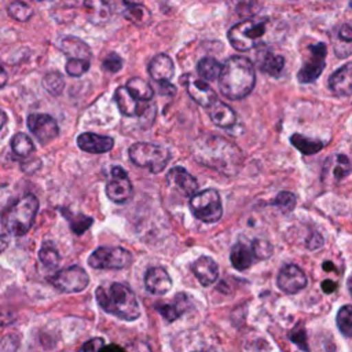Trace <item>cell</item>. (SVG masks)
Masks as SVG:
<instances>
[{
    "instance_id": "cell-29",
    "label": "cell",
    "mask_w": 352,
    "mask_h": 352,
    "mask_svg": "<svg viewBox=\"0 0 352 352\" xmlns=\"http://www.w3.org/2000/svg\"><path fill=\"white\" fill-rule=\"evenodd\" d=\"M126 91L129 92V95L136 99L138 102H143V103H147L153 99L154 96V91L151 88V85L140 78V77H132L126 81V85H125Z\"/></svg>"
},
{
    "instance_id": "cell-15",
    "label": "cell",
    "mask_w": 352,
    "mask_h": 352,
    "mask_svg": "<svg viewBox=\"0 0 352 352\" xmlns=\"http://www.w3.org/2000/svg\"><path fill=\"white\" fill-rule=\"evenodd\" d=\"M166 183L169 187L176 188L184 197H192L198 192L197 179L187 172L183 166H175L166 173Z\"/></svg>"
},
{
    "instance_id": "cell-22",
    "label": "cell",
    "mask_w": 352,
    "mask_h": 352,
    "mask_svg": "<svg viewBox=\"0 0 352 352\" xmlns=\"http://www.w3.org/2000/svg\"><path fill=\"white\" fill-rule=\"evenodd\" d=\"M147 70H148L150 77L154 81H157V82L169 81L175 73L173 60L166 54H158L150 60Z\"/></svg>"
},
{
    "instance_id": "cell-31",
    "label": "cell",
    "mask_w": 352,
    "mask_h": 352,
    "mask_svg": "<svg viewBox=\"0 0 352 352\" xmlns=\"http://www.w3.org/2000/svg\"><path fill=\"white\" fill-rule=\"evenodd\" d=\"M290 143L300 151L304 155H312V154H316L319 153L324 144L323 142L320 140H316V139H311V138H307L301 133H294L290 136Z\"/></svg>"
},
{
    "instance_id": "cell-38",
    "label": "cell",
    "mask_w": 352,
    "mask_h": 352,
    "mask_svg": "<svg viewBox=\"0 0 352 352\" xmlns=\"http://www.w3.org/2000/svg\"><path fill=\"white\" fill-rule=\"evenodd\" d=\"M38 258L47 268H55L60 261V256L58 250L51 243H44L41 246L38 252Z\"/></svg>"
},
{
    "instance_id": "cell-40",
    "label": "cell",
    "mask_w": 352,
    "mask_h": 352,
    "mask_svg": "<svg viewBox=\"0 0 352 352\" xmlns=\"http://www.w3.org/2000/svg\"><path fill=\"white\" fill-rule=\"evenodd\" d=\"M250 248H252L253 257L257 258V260H267V258H270L272 256V252H274L272 245L268 241H265V239H254V241H252Z\"/></svg>"
},
{
    "instance_id": "cell-7",
    "label": "cell",
    "mask_w": 352,
    "mask_h": 352,
    "mask_svg": "<svg viewBox=\"0 0 352 352\" xmlns=\"http://www.w3.org/2000/svg\"><path fill=\"white\" fill-rule=\"evenodd\" d=\"M265 33V21L245 19L235 23L227 33L230 44L236 51H249Z\"/></svg>"
},
{
    "instance_id": "cell-45",
    "label": "cell",
    "mask_w": 352,
    "mask_h": 352,
    "mask_svg": "<svg viewBox=\"0 0 352 352\" xmlns=\"http://www.w3.org/2000/svg\"><path fill=\"white\" fill-rule=\"evenodd\" d=\"M323 243H324L323 236H322L319 232H316V231H312V232L308 235V238H307V248H308L309 250H316V249L322 248Z\"/></svg>"
},
{
    "instance_id": "cell-34",
    "label": "cell",
    "mask_w": 352,
    "mask_h": 352,
    "mask_svg": "<svg viewBox=\"0 0 352 352\" xmlns=\"http://www.w3.org/2000/svg\"><path fill=\"white\" fill-rule=\"evenodd\" d=\"M11 148L19 157H28L34 151L33 140L23 132H18L11 139Z\"/></svg>"
},
{
    "instance_id": "cell-44",
    "label": "cell",
    "mask_w": 352,
    "mask_h": 352,
    "mask_svg": "<svg viewBox=\"0 0 352 352\" xmlns=\"http://www.w3.org/2000/svg\"><path fill=\"white\" fill-rule=\"evenodd\" d=\"M290 340L293 342H296L297 345H300L301 349H304L305 352H308L309 349L307 348V340H305V331L301 327H296L292 333H290Z\"/></svg>"
},
{
    "instance_id": "cell-49",
    "label": "cell",
    "mask_w": 352,
    "mask_h": 352,
    "mask_svg": "<svg viewBox=\"0 0 352 352\" xmlns=\"http://www.w3.org/2000/svg\"><path fill=\"white\" fill-rule=\"evenodd\" d=\"M322 289H323V292L324 293H333V292H336V289H337V283L336 282H333V280H330V279H326V280H323L322 282Z\"/></svg>"
},
{
    "instance_id": "cell-9",
    "label": "cell",
    "mask_w": 352,
    "mask_h": 352,
    "mask_svg": "<svg viewBox=\"0 0 352 352\" xmlns=\"http://www.w3.org/2000/svg\"><path fill=\"white\" fill-rule=\"evenodd\" d=\"M48 280L63 293H78L88 286L89 276L80 265H70L55 272Z\"/></svg>"
},
{
    "instance_id": "cell-10",
    "label": "cell",
    "mask_w": 352,
    "mask_h": 352,
    "mask_svg": "<svg viewBox=\"0 0 352 352\" xmlns=\"http://www.w3.org/2000/svg\"><path fill=\"white\" fill-rule=\"evenodd\" d=\"M308 58L304 60L301 69L297 73V80L301 84L314 82L323 72L326 65L327 48L323 43L312 44L308 47Z\"/></svg>"
},
{
    "instance_id": "cell-6",
    "label": "cell",
    "mask_w": 352,
    "mask_h": 352,
    "mask_svg": "<svg viewBox=\"0 0 352 352\" xmlns=\"http://www.w3.org/2000/svg\"><path fill=\"white\" fill-rule=\"evenodd\" d=\"M190 209L194 217L204 223H216L223 216V204L217 190L206 188L190 198Z\"/></svg>"
},
{
    "instance_id": "cell-53",
    "label": "cell",
    "mask_w": 352,
    "mask_h": 352,
    "mask_svg": "<svg viewBox=\"0 0 352 352\" xmlns=\"http://www.w3.org/2000/svg\"><path fill=\"white\" fill-rule=\"evenodd\" d=\"M7 318H8V315H7V314L0 312V327H1V326H4V324L7 323Z\"/></svg>"
},
{
    "instance_id": "cell-5",
    "label": "cell",
    "mask_w": 352,
    "mask_h": 352,
    "mask_svg": "<svg viewBox=\"0 0 352 352\" xmlns=\"http://www.w3.org/2000/svg\"><path fill=\"white\" fill-rule=\"evenodd\" d=\"M131 161L139 166L150 170L151 173H160L165 169L170 160L169 150L157 143L138 142L128 150Z\"/></svg>"
},
{
    "instance_id": "cell-3",
    "label": "cell",
    "mask_w": 352,
    "mask_h": 352,
    "mask_svg": "<svg viewBox=\"0 0 352 352\" xmlns=\"http://www.w3.org/2000/svg\"><path fill=\"white\" fill-rule=\"evenodd\" d=\"M98 304L103 311L122 319L136 320L140 316V307L135 293L124 283L113 282L107 286H99L95 290Z\"/></svg>"
},
{
    "instance_id": "cell-28",
    "label": "cell",
    "mask_w": 352,
    "mask_h": 352,
    "mask_svg": "<svg viewBox=\"0 0 352 352\" xmlns=\"http://www.w3.org/2000/svg\"><path fill=\"white\" fill-rule=\"evenodd\" d=\"M122 6L125 7L124 16L131 21L133 25L136 26H147L151 22V12L150 10L140 4V3H129V1H124Z\"/></svg>"
},
{
    "instance_id": "cell-42",
    "label": "cell",
    "mask_w": 352,
    "mask_h": 352,
    "mask_svg": "<svg viewBox=\"0 0 352 352\" xmlns=\"http://www.w3.org/2000/svg\"><path fill=\"white\" fill-rule=\"evenodd\" d=\"M102 67H103V70H106V72H109V73H117V72H120L121 67H122V59H121L120 55L111 52V54H109V55L103 59Z\"/></svg>"
},
{
    "instance_id": "cell-36",
    "label": "cell",
    "mask_w": 352,
    "mask_h": 352,
    "mask_svg": "<svg viewBox=\"0 0 352 352\" xmlns=\"http://www.w3.org/2000/svg\"><path fill=\"white\" fill-rule=\"evenodd\" d=\"M7 12L8 15L19 22H26L32 18L33 15V8L23 1H14L7 7Z\"/></svg>"
},
{
    "instance_id": "cell-25",
    "label": "cell",
    "mask_w": 352,
    "mask_h": 352,
    "mask_svg": "<svg viewBox=\"0 0 352 352\" xmlns=\"http://www.w3.org/2000/svg\"><path fill=\"white\" fill-rule=\"evenodd\" d=\"M190 307V297L186 293H177L169 304H160L155 309L168 320L173 322L180 318Z\"/></svg>"
},
{
    "instance_id": "cell-21",
    "label": "cell",
    "mask_w": 352,
    "mask_h": 352,
    "mask_svg": "<svg viewBox=\"0 0 352 352\" xmlns=\"http://www.w3.org/2000/svg\"><path fill=\"white\" fill-rule=\"evenodd\" d=\"M352 65L345 63L340 69H337L327 81L329 88L337 96H349L352 92Z\"/></svg>"
},
{
    "instance_id": "cell-48",
    "label": "cell",
    "mask_w": 352,
    "mask_h": 352,
    "mask_svg": "<svg viewBox=\"0 0 352 352\" xmlns=\"http://www.w3.org/2000/svg\"><path fill=\"white\" fill-rule=\"evenodd\" d=\"M129 352H153V351L150 349V346H148L146 342L138 341V342H135V344L131 346V351H129Z\"/></svg>"
},
{
    "instance_id": "cell-50",
    "label": "cell",
    "mask_w": 352,
    "mask_h": 352,
    "mask_svg": "<svg viewBox=\"0 0 352 352\" xmlns=\"http://www.w3.org/2000/svg\"><path fill=\"white\" fill-rule=\"evenodd\" d=\"M99 352H126V351L118 346L117 344H110V345H103Z\"/></svg>"
},
{
    "instance_id": "cell-16",
    "label": "cell",
    "mask_w": 352,
    "mask_h": 352,
    "mask_svg": "<svg viewBox=\"0 0 352 352\" xmlns=\"http://www.w3.org/2000/svg\"><path fill=\"white\" fill-rule=\"evenodd\" d=\"M144 286L148 293L164 296L172 289V278L164 267H150L144 275Z\"/></svg>"
},
{
    "instance_id": "cell-35",
    "label": "cell",
    "mask_w": 352,
    "mask_h": 352,
    "mask_svg": "<svg viewBox=\"0 0 352 352\" xmlns=\"http://www.w3.org/2000/svg\"><path fill=\"white\" fill-rule=\"evenodd\" d=\"M43 87L50 95L58 96L65 88V78L59 72H50L43 77Z\"/></svg>"
},
{
    "instance_id": "cell-33",
    "label": "cell",
    "mask_w": 352,
    "mask_h": 352,
    "mask_svg": "<svg viewBox=\"0 0 352 352\" xmlns=\"http://www.w3.org/2000/svg\"><path fill=\"white\" fill-rule=\"evenodd\" d=\"M60 212L67 219V221L70 224V228L76 235L84 234L92 226L94 219L89 217V216H85V214H81V213H70L69 210H65V209H60Z\"/></svg>"
},
{
    "instance_id": "cell-47",
    "label": "cell",
    "mask_w": 352,
    "mask_h": 352,
    "mask_svg": "<svg viewBox=\"0 0 352 352\" xmlns=\"http://www.w3.org/2000/svg\"><path fill=\"white\" fill-rule=\"evenodd\" d=\"M7 245H8V232L0 223V253L7 248Z\"/></svg>"
},
{
    "instance_id": "cell-23",
    "label": "cell",
    "mask_w": 352,
    "mask_h": 352,
    "mask_svg": "<svg viewBox=\"0 0 352 352\" xmlns=\"http://www.w3.org/2000/svg\"><path fill=\"white\" fill-rule=\"evenodd\" d=\"M208 109L209 118L219 128H231L236 121L235 111L224 102L216 99Z\"/></svg>"
},
{
    "instance_id": "cell-8",
    "label": "cell",
    "mask_w": 352,
    "mask_h": 352,
    "mask_svg": "<svg viewBox=\"0 0 352 352\" xmlns=\"http://www.w3.org/2000/svg\"><path fill=\"white\" fill-rule=\"evenodd\" d=\"M132 253L120 246H100L88 257V264L95 270H121L132 263Z\"/></svg>"
},
{
    "instance_id": "cell-52",
    "label": "cell",
    "mask_w": 352,
    "mask_h": 352,
    "mask_svg": "<svg viewBox=\"0 0 352 352\" xmlns=\"http://www.w3.org/2000/svg\"><path fill=\"white\" fill-rule=\"evenodd\" d=\"M6 121H7V116H6V113L0 109V129L4 126Z\"/></svg>"
},
{
    "instance_id": "cell-11",
    "label": "cell",
    "mask_w": 352,
    "mask_h": 352,
    "mask_svg": "<svg viewBox=\"0 0 352 352\" xmlns=\"http://www.w3.org/2000/svg\"><path fill=\"white\" fill-rule=\"evenodd\" d=\"M132 183L121 166L111 168V176L106 183V195L114 204H124L132 197Z\"/></svg>"
},
{
    "instance_id": "cell-27",
    "label": "cell",
    "mask_w": 352,
    "mask_h": 352,
    "mask_svg": "<svg viewBox=\"0 0 352 352\" xmlns=\"http://www.w3.org/2000/svg\"><path fill=\"white\" fill-rule=\"evenodd\" d=\"M253 253H252V248L249 243L238 241L230 252V261L232 264V267L238 271H245L248 270L252 264H253Z\"/></svg>"
},
{
    "instance_id": "cell-51",
    "label": "cell",
    "mask_w": 352,
    "mask_h": 352,
    "mask_svg": "<svg viewBox=\"0 0 352 352\" xmlns=\"http://www.w3.org/2000/svg\"><path fill=\"white\" fill-rule=\"evenodd\" d=\"M7 84V73L3 69V66L0 65V89Z\"/></svg>"
},
{
    "instance_id": "cell-37",
    "label": "cell",
    "mask_w": 352,
    "mask_h": 352,
    "mask_svg": "<svg viewBox=\"0 0 352 352\" xmlns=\"http://www.w3.org/2000/svg\"><path fill=\"white\" fill-rule=\"evenodd\" d=\"M336 322H337L338 330L345 337H351V334H352V307L349 304H346L338 309Z\"/></svg>"
},
{
    "instance_id": "cell-13",
    "label": "cell",
    "mask_w": 352,
    "mask_h": 352,
    "mask_svg": "<svg viewBox=\"0 0 352 352\" xmlns=\"http://www.w3.org/2000/svg\"><path fill=\"white\" fill-rule=\"evenodd\" d=\"M180 82L184 85L188 96L199 106L209 107L217 99V95L210 85L192 74H183L180 77Z\"/></svg>"
},
{
    "instance_id": "cell-20",
    "label": "cell",
    "mask_w": 352,
    "mask_h": 352,
    "mask_svg": "<svg viewBox=\"0 0 352 352\" xmlns=\"http://www.w3.org/2000/svg\"><path fill=\"white\" fill-rule=\"evenodd\" d=\"M114 102L117 103V107L120 110V113L125 117H138V116H143L146 113V110L150 109V106H147L143 102H138L136 99H133L129 92L126 91L125 87H118L114 92Z\"/></svg>"
},
{
    "instance_id": "cell-43",
    "label": "cell",
    "mask_w": 352,
    "mask_h": 352,
    "mask_svg": "<svg viewBox=\"0 0 352 352\" xmlns=\"http://www.w3.org/2000/svg\"><path fill=\"white\" fill-rule=\"evenodd\" d=\"M103 345H104L103 338H100V337H94V338L85 341V342L82 344V346L80 348L78 352H99Z\"/></svg>"
},
{
    "instance_id": "cell-30",
    "label": "cell",
    "mask_w": 352,
    "mask_h": 352,
    "mask_svg": "<svg viewBox=\"0 0 352 352\" xmlns=\"http://www.w3.org/2000/svg\"><path fill=\"white\" fill-rule=\"evenodd\" d=\"M220 70H221V63L212 56H205L199 59V62L197 63V73L199 78L205 82L216 80L220 74Z\"/></svg>"
},
{
    "instance_id": "cell-19",
    "label": "cell",
    "mask_w": 352,
    "mask_h": 352,
    "mask_svg": "<svg viewBox=\"0 0 352 352\" xmlns=\"http://www.w3.org/2000/svg\"><path fill=\"white\" fill-rule=\"evenodd\" d=\"M191 271L202 286L213 285L219 278V265L209 256H199L191 264Z\"/></svg>"
},
{
    "instance_id": "cell-39",
    "label": "cell",
    "mask_w": 352,
    "mask_h": 352,
    "mask_svg": "<svg viewBox=\"0 0 352 352\" xmlns=\"http://www.w3.org/2000/svg\"><path fill=\"white\" fill-rule=\"evenodd\" d=\"M296 204H297V198L290 191H280V192H278V195L271 202V205L276 206L283 213L292 212L296 208Z\"/></svg>"
},
{
    "instance_id": "cell-24",
    "label": "cell",
    "mask_w": 352,
    "mask_h": 352,
    "mask_svg": "<svg viewBox=\"0 0 352 352\" xmlns=\"http://www.w3.org/2000/svg\"><path fill=\"white\" fill-rule=\"evenodd\" d=\"M60 50L67 56V59H80L91 60V48L89 45L76 36H66L60 40Z\"/></svg>"
},
{
    "instance_id": "cell-54",
    "label": "cell",
    "mask_w": 352,
    "mask_h": 352,
    "mask_svg": "<svg viewBox=\"0 0 352 352\" xmlns=\"http://www.w3.org/2000/svg\"><path fill=\"white\" fill-rule=\"evenodd\" d=\"M323 268H324V270H327V271H329V270H334V267H333V265H331V263H329V261H326V263L323 264Z\"/></svg>"
},
{
    "instance_id": "cell-32",
    "label": "cell",
    "mask_w": 352,
    "mask_h": 352,
    "mask_svg": "<svg viewBox=\"0 0 352 352\" xmlns=\"http://www.w3.org/2000/svg\"><path fill=\"white\" fill-rule=\"evenodd\" d=\"M352 43V28L349 23H342L337 30V44H334V51L338 58H346L351 55Z\"/></svg>"
},
{
    "instance_id": "cell-14",
    "label": "cell",
    "mask_w": 352,
    "mask_h": 352,
    "mask_svg": "<svg viewBox=\"0 0 352 352\" xmlns=\"http://www.w3.org/2000/svg\"><path fill=\"white\" fill-rule=\"evenodd\" d=\"M308 283L304 271L296 264H286L278 274L276 285L286 294H296Z\"/></svg>"
},
{
    "instance_id": "cell-18",
    "label": "cell",
    "mask_w": 352,
    "mask_h": 352,
    "mask_svg": "<svg viewBox=\"0 0 352 352\" xmlns=\"http://www.w3.org/2000/svg\"><path fill=\"white\" fill-rule=\"evenodd\" d=\"M351 173L349 158L344 154H334L324 161L322 179L330 182H341Z\"/></svg>"
},
{
    "instance_id": "cell-2",
    "label": "cell",
    "mask_w": 352,
    "mask_h": 352,
    "mask_svg": "<svg viewBox=\"0 0 352 352\" xmlns=\"http://www.w3.org/2000/svg\"><path fill=\"white\" fill-rule=\"evenodd\" d=\"M256 72L253 62L246 56H231L223 65L219 74L220 92L232 100L246 98L254 88Z\"/></svg>"
},
{
    "instance_id": "cell-1",
    "label": "cell",
    "mask_w": 352,
    "mask_h": 352,
    "mask_svg": "<svg viewBox=\"0 0 352 352\" xmlns=\"http://www.w3.org/2000/svg\"><path fill=\"white\" fill-rule=\"evenodd\" d=\"M194 160L224 175H235L242 165V151L220 136H206L192 144Z\"/></svg>"
},
{
    "instance_id": "cell-17",
    "label": "cell",
    "mask_w": 352,
    "mask_h": 352,
    "mask_svg": "<svg viewBox=\"0 0 352 352\" xmlns=\"http://www.w3.org/2000/svg\"><path fill=\"white\" fill-rule=\"evenodd\" d=\"M77 146L85 153L103 154L113 148L114 139L94 132H82L77 136Z\"/></svg>"
},
{
    "instance_id": "cell-41",
    "label": "cell",
    "mask_w": 352,
    "mask_h": 352,
    "mask_svg": "<svg viewBox=\"0 0 352 352\" xmlns=\"http://www.w3.org/2000/svg\"><path fill=\"white\" fill-rule=\"evenodd\" d=\"M89 60H80V59H67L66 62V73L70 77H81L89 70Z\"/></svg>"
},
{
    "instance_id": "cell-12",
    "label": "cell",
    "mask_w": 352,
    "mask_h": 352,
    "mask_svg": "<svg viewBox=\"0 0 352 352\" xmlns=\"http://www.w3.org/2000/svg\"><path fill=\"white\" fill-rule=\"evenodd\" d=\"M28 128L41 144H47L59 135V126L54 117L44 113H32L28 116Z\"/></svg>"
},
{
    "instance_id": "cell-26",
    "label": "cell",
    "mask_w": 352,
    "mask_h": 352,
    "mask_svg": "<svg viewBox=\"0 0 352 352\" xmlns=\"http://www.w3.org/2000/svg\"><path fill=\"white\" fill-rule=\"evenodd\" d=\"M257 65L263 73L271 77H278L285 67V58L268 50H261L257 54Z\"/></svg>"
},
{
    "instance_id": "cell-4",
    "label": "cell",
    "mask_w": 352,
    "mask_h": 352,
    "mask_svg": "<svg viewBox=\"0 0 352 352\" xmlns=\"http://www.w3.org/2000/svg\"><path fill=\"white\" fill-rule=\"evenodd\" d=\"M37 212L38 199L33 194H26L3 210L0 223L7 232L22 236L32 228Z\"/></svg>"
},
{
    "instance_id": "cell-46",
    "label": "cell",
    "mask_w": 352,
    "mask_h": 352,
    "mask_svg": "<svg viewBox=\"0 0 352 352\" xmlns=\"http://www.w3.org/2000/svg\"><path fill=\"white\" fill-rule=\"evenodd\" d=\"M158 84V91L161 95H175L176 88L175 85H172L169 81H164V82H157Z\"/></svg>"
}]
</instances>
